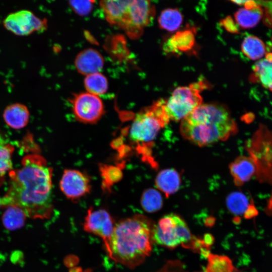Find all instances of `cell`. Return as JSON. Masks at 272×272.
Returning <instances> with one entry per match:
<instances>
[{
    "label": "cell",
    "instance_id": "cell-1",
    "mask_svg": "<svg viewBox=\"0 0 272 272\" xmlns=\"http://www.w3.org/2000/svg\"><path fill=\"white\" fill-rule=\"evenodd\" d=\"M8 190L0 197V207H19L27 217L48 219L53 211L52 170L37 154L27 155L20 168L9 173Z\"/></svg>",
    "mask_w": 272,
    "mask_h": 272
},
{
    "label": "cell",
    "instance_id": "cell-2",
    "mask_svg": "<svg viewBox=\"0 0 272 272\" xmlns=\"http://www.w3.org/2000/svg\"><path fill=\"white\" fill-rule=\"evenodd\" d=\"M154 226L151 220L142 215L119 221L105 249L108 256L129 268L142 264L152 251Z\"/></svg>",
    "mask_w": 272,
    "mask_h": 272
},
{
    "label": "cell",
    "instance_id": "cell-3",
    "mask_svg": "<svg viewBox=\"0 0 272 272\" xmlns=\"http://www.w3.org/2000/svg\"><path fill=\"white\" fill-rule=\"evenodd\" d=\"M238 130L228 108L219 103L201 104L181 121L180 132L199 146L225 141Z\"/></svg>",
    "mask_w": 272,
    "mask_h": 272
},
{
    "label": "cell",
    "instance_id": "cell-4",
    "mask_svg": "<svg viewBox=\"0 0 272 272\" xmlns=\"http://www.w3.org/2000/svg\"><path fill=\"white\" fill-rule=\"evenodd\" d=\"M100 6L108 22L132 39L141 37L155 16L150 0H101Z\"/></svg>",
    "mask_w": 272,
    "mask_h": 272
},
{
    "label": "cell",
    "instance_id": "cell-5",
    "mask_svg": "<svg viewBox=\"0 0 272 272\" xmlns=\"http://www.w3.org/2000/svg\"><path fill=\"white\" fill-rule=\"evenodd\" d=\"M169 121L165 101L159 100L137 113L130 127L129 137L140 148L145 147L155 140L159 131Z\"/></svg>",
    "mask_w": 272,
    "mask_h": 272
},
{
    "label": "cell",
    "instance_id": "cell-6",
    "mask_svg": "<svg viewBox=\"0 0 272 272\" xmlns=\"http://www.w3.org/2000/svg\"><path fill=\"white\" fill-rule=\"evenodd\" d=\"M153 239L158 244L169 248L181 244L193 249L207 246L204 241L193 236L185 222L174 214L164 216L155 225Z\"/></svg>",
    "mask_w": 272,
    "mask_h": 272
},
{
    "label": "cell",
    "instance_id": "cell-7",
    "mask_svg": "<svg viewBox=\"0 0 272 272\" xmlns=\"http://www.w3.org/2000/svg\"><path fill=\"white\" fill-rule=\"evenodd\" d=\"M208 87L207 83L202 79L188 86L175 89L168 100L165 101L166 111L170 120H182L201 104L200 92Z\"/></svg>",
    "mask_w": 272,
    "mask_h": 272
},
{
    "label": "cell",
    "instance_id": "cell-8",
    "mask_svg": "<svg viewBox=\"0 0 272 272\" xmlns=\"http://www.w3.org/2000/svg\"><path fill=\"white\" fill-rule=\"evenodd\" d=\"M70 101L75 118L82 123H96L105 113L104 105L100 97L87 92L73 95Z\"/></svg>",
    "mask_w": 272,
    "mask_h": 272
},
{
    "label": "cell",
    "instance_id": "cell-9",
    "mask_svg": "<svg viewBox=\"0 0 272 272\" xmlns=\"http://www.w3.org/2000/svg\"><path fill=\"white\" fill-rule=\"evenodd\" d=\"M3 25L13 34L26 36L44 31L47 22L46 19H40L32 12L23 10L8 15L3 21Z\"/></svg>",
    "mask_w": 272,
    "mask_h": 272
},
{
    "label": "cell",
    "instance_id": "cell-10",
    "mask_svg": "<svg viewBox=\"0 0 272 272\" xmlns=\"http://www.w3.org/2000/svg\"><path fill=\"white\" fill-rule=\"evenodd\" d=\"M115 225L113 218L106 210H95L90 208L85 218L83 228L86 232L100 237L105 249L111 237Z\"/></svg>",
    "mask_w": 272,
    "mask_h": 272
},
{
    "label": "cell",
    "instance_id": "cell-11",
    "mask_svg": "<svg viewBox=\"0 0 272 272\" xmlns=\"http://www.w3.org/2000/svg\"><path fill=\"white\" fill-rule=\"evenodd\" d=\"M59 186L69 199L77 200L87 194L91 190L90 180L84 172L75 169H65L61 176Z\"/></svg>",
    "mask_w": 272,
    "mask_h": 272
},
{
    "label": "cell",
    "instance_id": "cell-12",
    "mask_svg": "<svg viewBox=\"0 0 272 272\" xmlns=\"http://www.w3.org/2000/svg\"><path fill=\"white\" fill-rule=\"evenodd\" d=\"M104 62L102 55L93 48H88L81 51L75 60L77 71L86 76L100 72L103 67Z\"/></svg>",
    "mask_w": 272,
    "mask_h": 272
},
{
    "label": "cell",
    "instance_id": "cell-13",
    "mask_svg": "<svg viewBox=\"0 0 272 272\" xmlns=\"http://www.w3.org/2000/svg\"><path fill=\"white\" fill-rule=\"evenodd\" d=\"M195 30L193 28L178 31L165 43L164 50L169 53L180 54L191 50L195 44Z\"/></svg>",
    "mask_w": 272,
    "mask_h": 272
},
{
    "label": "cell",
    "instance_id": "cell-14",
    "mask_svg": "<svg viewBox=\"0 0 272 272\" xmlns=\"http://www.w3.org/2000/svg\"><path fill=\"white\" fill-rule=\"evenodd\" d=\"M230 171L234 183L241 186L249 180L257 172V168L251 157L239 156L230 165Z\"/></svg>",
    "mask_w": 272,
    "mask_h": 272
},
{
    "label": "cell",
    "instance_id": "cell-15",
    "mask_svg": "<svg viewBox=\"0 0 272 272\" xmlns=\"http://www.w3.org/2000/svg\"><path fill=\"white\" fill-rule=\"evenodd\" d=\"M261 7L255 0L247 2L234 14L235 20L238 26L249 29L256 26L263 17Z\"/></svg>",
    "mask_w": 272,
    "mask_h": 272
},
{
    "label": "cell",
    "instance_id": "cell-16",
    "mask_svg": "<svg viewBox=\"0 0 272 272\" xmlns=\"http://www.w3.org/2000/svg\"><path fill=\"white\" fill-rule=\"evenodd\" d=\"M3 117L8 126L15 129H20L28 124L30 112L25 104L15 103L8 105L5 108Z\"/></svg>",
    "mask_w": 272,
    "mask_h": 272
},
{
    "label": "cell",
    "instance_id": "cell-17",
    "mask_svg": "<svg viewBox=\"0 0 272 272\" xmlns=\"http://www.w3.org/2000/svg\"><path fill=\"white\" fill-rule=\"evenodd\" d=\"M226 203L229 211L235 215H243L246 218H250L257 214V211L247 196L239 191L230 193L227 198Z\"/></svg>",
    "mask_w": 272,
    "mask_h": 272
},
{
    "label": "cell",
    "instance_id": "cell-18",
    "mask_svg": "<svg viewBox=\"0 0 272 272\" xmlns=\"http://www.w3.org/2000/svg\"><path fill=\"white\" fill-rule=\"evenodd\" d=\"M156 185L166 196L177 191L181 183L178 172L174 169H167L159 172L156 178Z\"/></svg>",
    "mask_w": 272,
    "mask_h": 272
},
{
    "label": "cell",
    "instance_id": "cell-19",
    "mask_svg": "<svg viewBox=\"0 0 272 272\" xmlns=\"http://www.w3.org/2000/svg\"><path fill=\"white\" fill-rule=\"evenodd\" d=\"M250 81L259 83L264 88L272 91V61L265 58L256 62L250 76Z\"/></svg>",
    "mask_w": 272,
    "mask_h": 272
},
{
    "label": "cell",
    "instance_id": "cell-20",
    "mask_svg": "<svg viewBox=\"0 0 272 272\" xmlns=\"http://www.w3.org/2000/svg\"><path fill=\"white\" fill-rule=\"evenodd\" d=\"M2 216L4 227L9 231H13L22 228L27 216L19 207L10 206L5 207Z\"/></svg>",
    "mask_w": 272,
    "mask_h": 272
},
{
    "label": "cell",
    "instance_id": "cell-21",
    "mask_svg": "<svg viewBox=\"0 0 272 272\" xmlns=\"http://www.w3.org/2000/svg\"><path fill=\"white\" fill-rule=\"evenodd\" d=\"M241 50L245 56L253 60L259 59L266 54V47L264 42L260 38L253 35L247 36L243 39Z\"/></svg>",
    "mask_w": 272,
    "mask_h": 272
},
{
    "label": "cell",
    "instance_id": "cell-22",
    "mask_svg": "<svg viewBox=\"0 0 272 272\" xmlns=\"http://www.w3.org/2000/svg\"><path fill=\"white\" fill-rule=\"evenodd\" d=\"M183 17L176 8H168L162 11L158 18L160 27L163 30L173 32L181 25Z\"/></svg>",
    "mask_w": 272,
    "mask_h": 272
},
{
    "label": "cell",
    "instance_id": "cell-23",
    "mask_svg": "<svg viewBox=\"0 0 272 272\" xmlns=\"http://www.w3.org/2000/svg\"><path fill=\"white\" fill-rule=\"evenodd\" d=\"M84 86L87 92L99 96L107 92L108 83L106 77L99 72L86 76Z\"/></svg>",
    "mask_w": 272,
    "mask_h": 272
},
{
    "label": "cell",
    "instance_id": "cell-24",
    "mask_svg": "<svg viewBox=\"0 0 272 272\" xmlns=\"http://www.w3.org/2000/svg\"><path fill=\"white\" fill-rule=\"evenodd\" d=\"M234 267L227 256L209 254L206 272H234Z\"/></svg>",
    "mask_w": 272,
    "mask_h": 272
},
{
    "label": "cell",
    "instance_id": "cell-25",
    "mask_svg": "<svg viewBox=\"0 0 272 272\" xmlns=\"http://www.w3.org/2000/svg\"><path fill=\"white\" fill-rule=\"evenodd\" d=\"M163 203L161 194L152 188L147 189L142 194L141 205L145 211L152 213L161 209Z\"/></svg>",
    "mask_w": 272,
    "mask_h": 272
},
{
    "label": "cell",
    "instance_id": "cell-26",
    "mask_svg": "<svg viewBox=\"0 0 272 272\" xmlns=\"http://www.w3.org/2000/svg\"><path fill=\"white\" fill-rule=\"evenodd\" d=\"M100 171L102 178V186L105 190H109L114 183L119 181L122 176L120 167L101 164Z\"/></svg>",
    "mask_w": 272,
    "mask_h": 272
},
{
    "label": "cell",
    "instance_id": "cell-27",
    "mask_svg": "<svg viewBox=\"0 0 272 272\" xmlns=\"http://www.w3.org/2000/svg\"><path fill=\"white\" fill-rule=\"evenodd\" d=\"M13 147L0 143V179L12 171Z\"/></svg>",
    "mask_w": 272,
    "mask_h": 272
},
{
    "label": "cell",
    "instance_id": "cell-28",
    "mask_svg": "<svg viewBox=\"0 0 272 272\" xmlns=\"http://www.w3.org/2000/svg\"><path fill=\"white\" fill-rule=\"evenodd\" d=\"M72 10L78 15L85 16L90 13L93 9L92 0H69Z\"/></svg>",
    "mask_w": 272,
    "mask_h": 272
},
{
    "label": "cell",
    "instance_id": "cell-29",
    "mask_svg": "<svg viewBox=\"0 0 272 272\" xmlns=\"http://www.w3.org/2000/svg\"><path fill=\"white\" fill-rule=\"evenodd\" d=\"M255 1L262 9V18L264 24L272 29V0Z\"/></svg>",
    "mask_w": 272,
    "mask_h": 272
},
{
    "label": "cell",
    "instance_id": "cell-30",
    "mask_svg": "<svg viewBox=\"0 0 272 272\" xmlns=\"http://www.w3.org/2000/svg\"><path fill=\"white\" fill-rule=\"evenodd\" d=\"M220 23L227 31L232 33H239L238 25L231 16H227L222 19Z\"/></svg>",
    "mask_w": 272,
    "mask_h": 272
},
{
    "label": "cell",
    "instance_id": "cell-31",
    "mask_svg": "<svg viewBox=\"0 0 272 272\" xmlns=\"http://www.w3.org/2000/svg\"><path fill=\"white\" fill-rule=\"evenodd\" d=\"M175 265H174V267H175ZM181 266V265L180 266V267ZM170 267H171V263L169 262L168 263H167L165 266V267L163 268H162V269L160 270V271H158V272H175L176 268L175 269L174 271H173L174 269L173 268H170ZM179 268H178L177 272H183L182 271V268H181L180 269H179Z\"/></svg>",
    "mask_w": 272,
    "mask_h": 272
},
{
    "label": "cell",
    "instance_id": "cell-32",
    "mask_svg": "<svg viewBox=\"0 0 272 272\" xmlns=\"http://www.w3.org/2000/svg\"><path fill=\"white\" fill-rule=\"evenodd\" d=\"M232 2L238 5H244L247 2L252 0H230Z\"/></svg>",
    "mask_w": 272,
    "mask_h": 272
},
{
    "label": "cell",
    "instance_id": "cell-33",
    "mask_svg": "<svg viewBox=\"0 0 272 272\" xmlns=\"http://www.w3.org/2000/svg\"><path fill=\"white\" fill-rule=\"evenodd\" d=\"M265 59L269 61H272V53H267L265 56Z\"/></svg>",
    "mask_w": 272,
    "mask_h": 272
},
{
    "label": "cell",
    "instance_id": "cell-34",
    "mask_svg": "<svg viewBox=\"0 0 272 272\" xmlns=\"http://www.w3.org/2000/svg\"><path fill=\"white\" fill-rule=\"evenodd\" d=\"M92 1L95 2L96 0H92Z\"/></svg>",
    "mask_w": 272,
    "mask_h": 272
},
{
    "label": "cell",
    "instance_id": "cell-35",
    "mask_svg": "<svg viewBox=\"0 0 272 272\" xmlns=\"http://www.w3.org/2000/svg\"><path fill=\"white\" fill-rule=\"evenodd\" d=\"M150 1H151V0H150Z\"/></svg>",
    "mask_w": 272,
    "mask_h": 272
}]
</instances>
